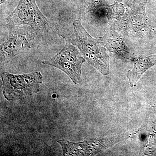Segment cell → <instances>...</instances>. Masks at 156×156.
<instances>
[{"instance_id":"1","label":"cell","mask_w":156,"mask_h":156,"mask_svg":"<svg viewBox=\"0 0 156 156\" xmlns=\"http://www.w3.org/2000/svg\"><path fill=\"white\" fill-rule=\"evenodd\" d=\"M75 38L71 43L79 48L83 57L89 64L104 75L109 73L110 57L106 53V48L98 39L92 37L81 23L80 19L73 23Z\"/></svg>"},{"instance_id":"2","label":"cell","mask_w":156,"mask_h":156,"mask_svg":"<svg viewBox=\"0 0 156 156\" xmlns=\"http://www.w3.org/2000/svg\"><path fill=\"white\" fill-rule=\"evenodd\" d=\"M4 97L9 101L27 98L38 93L43 76L40 72L14 75L7 72L2 73Z\"/></svg>"},{"instance_id":"3","label":"cell","mask_w":156,"mask_h":156,"mask_svg":"<svg viewBox=\"0 0 156 156\" xmlns=\"http://www.w3.org/2000/svg\"><path fill=\"white\" fill-rule=\"evenodd\" d=\"M7 20L11 25L29 26L41 31H48L54 29L53 24L40 11L35 0H20L16 9Z\"/></svg>"},{"instance_id":"4","label":"cell","mask_w":156,"mask_h":156,"mask_svg":"<svg viewBox=\"0 0 156 156\" xmlns=\"http://www.w3.org/2000/svg\"><path fill=\"white\" fill-rule=\"evenodd\" d=\"M134 133L126 132L109 137L91 138L80 142L57 140L61 146L62 156L94 155L113 146L120 141L131 137Z\"/></svg>"},{"instance_id":"5","label":"cell","mask_w":156,"mask_h":156,"mask_svg":"<svg viewBox=\"0 0 156 156\" xmlns=\"http://www.w3.org/2000/svg\"><path fill=\"white\" fill-rule=\"evenodd\" d=\"M85 61L80 51L66 40V44L60 52L52 58L41 62L61 70L69 76L73 83L78 84L82 82L81 69Z\"/></svg>"},{"instance_id":"6","label":"cell","mask_w":156,"mask_h":156,"mask_svg":"<svg viewBox=\"0 0 156 156\" xmlns=\"http://www.w3.org/2000/svg\"><path fill=\"white\" fill-rule=\"evenodd\" d=\"M33 36L19 33L11 35L1 45V60L16 56L25 48H32L34 45Z\"/></svg>"},{"instance_id":"7","label":"cell","mask_w":156,"mask_h":156,"mask_svg":"<svg viewBox=\"0 0 156 156\" xmlns=\"http://www.w3.org/2000/svg\"><path fill=\"white\" fill-rule=\"evenodd\" d=\"M128 29L132 34L156 38V26L147 18L145 13L132 14L126 16Z\"/></svg>"},{"instance_id":"8","label":"cell","mask_w":156,"mask_h":156,"mask_svg":"<svg viewBox=\"0 0 156 156\" xmlns=\"http://www.w3.org/2000/svg\"><path fill=\"white\" fill-rule=\"evenodd\" d=\"M98 40L116 58L126 62L131 59L127 47L115 30H111Z\"/></svg>"},{"instance_id":"9","label":"cell","mask_w":156,"mask_h":156,"mask_svg":"<svg viewBox=\"0 0 156 156\" xmlns=\"http://www.w3.org/2000/svg\"><path fill=\"white\" fill-rule=\"evenodd\" d=\"M134 67L127 72V78L131 87L136 86L143 74L148 69L156 65V54L144 55L131 58Z\"/></svg>"},{"instance_id":"10","label":"cell","mask_w":156,"mask_h":156,"mask_svg":"<svg viewBox=\"0 0 156 156\" xmlns=\"http://www.w3.org/2000/svg\"><path fill=\"white\" fill-rule=\"evenodd\" d=\"M6 1H7V0H0V3H1V5H2L3 3L5 2Z\"/></svg>"}]
</instances>
